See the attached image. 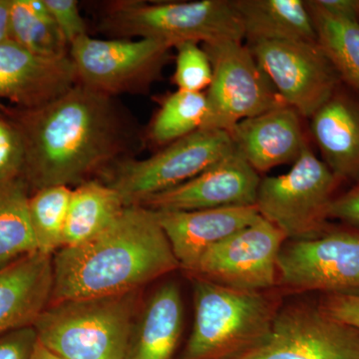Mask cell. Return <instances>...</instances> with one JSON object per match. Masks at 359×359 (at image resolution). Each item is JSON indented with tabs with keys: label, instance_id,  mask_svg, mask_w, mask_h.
<instances>
[{
	"label": "cell",
	"instance_id": "6da1fadb",
	"mask_svg": "<svg viewBox=\"0 0 359 359\" xmlns=\"http://www.w3.org/2000/svg\"><path fill=\"white\" fill-rule=\"evenodd\" d=\"M14 124L22 138V177L35 191L78 185L122 161L135 140L133 125L114 97L75 84L55 100L21 110Z\"/></svg>",
	"mask_w": 359,
	"mask_h": 359
},
{
	"label": "cell",
	"instance_id": "7a4b0ae2",
	"mask_svg": "<svg viewBox=\"0 0 359 359\" xmlns=\"http://www.w3.org/2000/svg\"><path fill=\"white\" fill-rule=\"evenodd\" d=\"M178 268L155 212L128 205L96 237L52 256L49 304L137 292Z\"/></svg>",
	"mask_w": 359,
	"mask_h": 359
},
{
	"label": "cell",
	"instance_id": "3957f363",
	"mask_svg": "<svg viewBox=\"0 0 359 359\" xmlns=\"http://www.w3.org/2000/svg\"><path fill=\"white\" fill-rule=\"evenodd\" d=\"M136 292L51 302L33 323L37 340L62 359H124Z\"/></svg>",
	"mask_w": 359,
	"mask_h": 359
},
{
	"label": "cell",
	"instance_id": "277c9868",
	"mask_svg": "<svg viewBox=\"0 0 359 359\" xmlns=\"http://www.w3.org/2000/svg\"><path fill=\"white\" fill-rule=\"evenodd\" d=\"M195 320L183 359H233L268 339L278 313L263 292L194 278Z\"/></svg>",
	"mask_w": 359,
	"mask_h": 359
},
{
	"label": "cell",
	"instance_id": "5b68a950",
	"mask_svg": "<svg viewBox=\"0 0 359 359\" xmlns=\"http://www.w3.org/2000/svg\"><path fill=\"white\" fill-rule=\"evenodd\" d=\"M101 28L118 36L155 39L172 47L188 41L210 44L245 39L240 14L226 0L116 1L106 11Z\"/></svg>",
	"mask_w": 359,
	"mask_h": 359
},
{
	"label": "cell",
	"instance_id": "8992f818",
	"mask_svg": "<svg viewBox=\"0 0 359 359\" xmlns=\"http://www.w3.org/2000/svg\"><path fill=\"white\" fill-rule=\"evenodd\" d=\"M341 183L308 144L287 173L261 180L256 205L287 238L318 237L330 226L328 208Z\"/></svg>",
	"mask_w": 359,
	"mask_h": 359
},
{
	"label": "cell",
	"instance_id": "52a82bcc",
	"mask_svg": "<svg viewBox=\"0 0 359 359\" xmlns=\"http://www.w3.org/2000/svg\"><path fill=\"white\" fill-rule=\"evenodd\" d=\"M233 151L229 132L201 128L150 158L122 161L108 173L105 183L120 194L126 207L141 205L202 173Z\"/></svg>",
	"mask_w": 359,
	"mask_h": 359
},
{
	"label": "cell",
	"instance_id": "ba28073f",
	"mask_svg": "<svg viewBox=\"0 0 359 359\" xmlns=\"http://www.w3.org/2000/svg\"><path fill=\"white\" fill-rule=\"evenodd\" d=\"M203 48L211 60L212 79L205 93L208 111L202 128L230 133L243 120L285 104L242 42H215Z\"/></svg>",
	"mask_w": 359,
	"mask_h": 359
},
{
	"label": "cell",
	"instance_id": "9c48e42d",
	"mask_svg": "<svg viewBox=\"0 0 359 359\" xmlns=\"http://www.w3.org/2000/svg\"><path fill=\"white\" fill-rule=\"evenodd\" d=\"M172 48L155 39L101 40L87 34L70 45L69 56L78 82L114 97L147 88L159 76Z\"/></svg>",
	"mask_w": 359,
	"mask_h": 359
},
{
	"label": "cell",
	"instance_id": "30bf717a",
	"mask_svg": "<svg viewBox=\"0 0 359 359\" xmlns=\"http://www.w3.org/2000/svg\"><path fill=\"white\" fill-rule=\"evenodd\" d=\"M278 273L297 292L359 294V231L328 226L318 237L290 241L280 250Z\"/></svg>",
	"mask_w": 359,
	"mask_h": 359
},
{
	"label": "cell",
	"instance_id": "8fae6325",
	"mask_svg": "<svg viewBox=\"0 0 359 359\" xmlns=\"http://www.w3.org/2000/svg\"><path fill=\"white\" fill-rule=\"evenodd\" d=\"M283 103L311 118L341 83L318 41H257L248 45Z\"/></svg>",
	"mask_w": 359,
	"mask_h": 359
},
{
	"label": "cell",
	"instance_id": "7c38bea8",
	"mask_svg": "<svg viewBox=\"0 0 359 359\" xmlns=\"http://www.w3.org/2000/svg\"><path fill=\"white\" fill-rule=\"evenodd\" d=\"M285 240L278 226L261 216L208 250L190 273L231 289L263 292L275 285Z\"/></svg>",
	"mask_w": 359,
	"mask_h": 359
},
{
	"label": "cell",
	"instance_id": "4fadbf2b",
	"mask_svg": "<svg viewBox=\"0 0 359 359\" xmlns=\"http://www.w3.org/2000/svg\"><path fill=\"white\" fill-rule=\"evenodd\" d=\"M233 359H359V330L318 306H290L278 311L268 339Z\"/></svg>",
	"mask_w": 359,
	"mask_h": 359
},
{
	"label": "cell",
	"instance_id": "5bb4252c",
	"mask_svg": "<svg viewBox=\"0 0 359 359\" xmlns=\"http://www.w3.org/2000/svg\"><path fill=\"white\" fill-rule=\"evenodd\" d=\"M259 183V173L233 149L202 173L139 205L153 211H198L254 205Z\"/></svg>",
	"mask_w": 359,
	"mask_h": 359
},
{
	"label": "cell",
	"instance_id": "9a60e30c",
	"mask_svg": "<svg viewBox=\"0 0 359 359\" xmlns=\"http://www.w3.org/2000/svg\"><path fill=\"white\" fill-rule=\"evenodd\" d=\"M78 83L70 56L36 55L11 40L0 44V98L32 110L55 100Z\"/></svg>",
	"mask_w": 359,
	"mask_h": 359
},
{
	"label": "cell",
	"instance_id": "2e32d148",
	"mask_svg": "<svg viewBox=\"0 0 359 359\" xmlns=\"http://www.w3.org/2000/svg\"><path fill=\"white\" fill-rule=\"evenodd\" d=\"M154 212L180 268L189 273L208 250L261 218L256 205Z\"/></svg>",
	"mask_w": 359,
	"mask_h": 359
},
{
	"label": "cell",
	"instance_id": "e0dca14e",
	"mask_svg": "<svg viewBox=\"0 0 359 359\" xmlns=\"http://www.w3.org/2000/svg\"><path fill=\"white\" fill-rule=\"evenodd\" d=\"M229 134L236 153L257 173L294 163L308 145L301 115L285 104L243 120Z\"/></svg>",
	"mask_w": 359,
	"mask_h": 359
},
{
	"label": "cell",
	"instance_id": "ac0fdd59",
	"mask_svg": "<svg viewBox=\"0 0 359 359\" xmlns=\"http://www.w3.org/2000/svg\"><path fill=\"white\" fill-rule=\"evenodd\" d=\"M323 161L342 182L359 183V97L341 87L311 117Z\"/></svg>",
	"mask_w": 359,
	"mask_h": 359
},
{
	"label": "cell",
	"instance_id": "d6986e66",
	"mask_svg": "<svg viewBox=\"0 0 359 359\" xmlns=\"http://www.w3.org/2000/svg\"><path fill=\"white\" fill-rule=\"evenodd\" d=\"M52 256L37 252L0 269V335L32 327L51 299Z\"/></svg>",
	"mask_w": 359,
	"mask_h": 359
},
{
	"label": "cell",
	"instance_id": "ffe728a7",
	"mask_svg": "<svg viewBox=\"0 0 359 359\" xmlns=\"http://www.w3.org/2000/svg\"><path fill=\"white\" fill-rule=\"evenodd\" d=\"M183 327V304L176 283H165L149 299L134 325L124 359H171Z\"/></svg>",
	"mask_w": 359,
	"mask_h": 359
},
{
	"label": "cell",
	"instance_id": "44dd1931",
	"mask_svg": "<svg viewBox=\"0 0 359 359\" xmlns=\"http://www.w3.org/2000/svg\"><path fill=\"white\" fill-rule=\"evenodd\" d=\"M249 43L318 41L313 16L302 0H235Z\"/></svg>",
	"mask_w": 359,
	"mask_h": 359
},
{
	"label": "cell",
	"instance_id": "7402d4cb",
	"mask_svg": "<svg viewBox=\"0 0 359 359\" xmlns=\"http://www.w3.org/2000/svg\"><path fill=\"white\" fill-rule=\"evenodd\" d=\"M126 208L107 183L89 180L72 190L63 231L62 248L82 244L108 228Z\"/></svg>",
	"mask_w": 359,
	"mask_h": 359
},
{
	"label": "cell",
	"instance_id": "603a6c76",
	"mask_svg": "<svg viewBox=\"0 0 359 359\" xmlns=\"http://www.w3.org/2000/svg\"><path fill=\"white\" fill-rule=\"evenodd\" d=\"M23 177L0 183V269L39 252Z\"/></svg>",
	"mask_w": 359,
	"mask_h": 359
},
{
	"label": "cell",
	"instance_id": "cb8c5ba5",
	"mask_svg": "<svg viewBox=\"0 0 359 359\" xmlns=\"http://www.w3.org/2000/svg\"><path fill=\"white\" fill-rule=\"evenodd\" d=\"M9 40L43 57L69 56V44L44 0H11Z\"/></svg>",
	"mask_w": 359,
	"mask_h": 359
},
{
	"label": "cell",
	"instance_id": "d4e9b609",
	"mask_svg": "<svg viewBox=\"0 0 359 359\" xmlns=\"http://www.w3.org/2000/svg\"><path fill=\"white\" fill-rule=\"evenodd\" d=\"M306 4L313 16L318 45L341 83L359 97V21L332 18Z\"/></svg>",
	"mask_w": 359,
	"mask_h": 359
},
{
	"label": "cell",
	"instance_id": "484cf974",
	"mask_svg": "<svg viewBox=\"0 0 359 359\" xmlns=\"http://www.w3.org/2000/svg\"><path fill=\"white\" fill-rule=\"evenodd\" d=\"M207 111L205 93L177 90L163 101L150 125L149 137L158 145H169L202 128Z\"/></svg>",
	"mask_w": 359,
	"mask_h": 359
},
{
	"label": "cell",
	"instance_id": "4316f807",
	"mask_svg": "<svg viewBox=\"0 0 359 359\" xmlns=\"http://www.w3.org/2000/svg\"><path fill=\"white\" fill-rule=\"evenodd\" d=\"M71 193L70 187L51 186L35 191L29 197L30 221L41 254L53 256L62 248Z\"/></svg>",
	"mask_w": 359,
	"mask_h": 359
},
{
	"label": "cell",
	"instance_id": "83f0119b",
	"mask_svg": "<svg viewBox=\"0 0 359 359\" xmlns=\"http://www.w3.org/2000/svg\"><path fill=\"white\" fill-rule=\"evenodd\" d=\"M177 49L174 82L178 90L202 92L212 83V66L209 55L198 42H183Z\"/></svg>",
	"mask_w": 359,
	"mask_h": 359
},
{
	"label": "cell",
	"instance_id": "f1b7e54d",
	"mask_svg": "<svg viewBox=\"0 0 359 359\" xmlns=\"http://www.w3.org/2000/svg\"><path fill=\"white\" fill-rule=\"evenodd\" d=\"M25 147L13 121L0 114V183L22 176Z\"/></svg>",
	"mask_w": 359,
	"mask_h": 359
},
{
	"label": "cell",
	"instance_id": "f546056e",
	"mask_svg": "<svg viewBox=\"0 0 359 359\" xmlns=\"http://www.w3.org/2000/svg\"><path fill=\"white\" fill-rule=\"evenodd\" d=\"M56 25L70 45L87 35L86 25L75 0H44Z\"/></svg>",
	"mask_w": 359,
	"mask_h": 359
},
{
	"label": "cell",
	"instance_id": "4dcf8cb0",
	"mask_svg": "<svg viewBox=\"0 0 359 359\" xmlns=\"http://www.w3.org/2000/svg\"><path fill=\"white\" fill-rule=\"evenodd\" d=\"M318 306L332 320L359 330V294H325Z\"/></svg>",
	"mask_w": 359,
	"mask_h": 359
},
{
	"label": "cell",
	"instance_id": "1f68e13d",
	"mask_svg": "<svg viewBox=\"0 0 359 359\" xmlns=\"http://www.w3.org/2000/svg\"><path fill=\"white\" fill-rule=\"evenodd\" d=\"M36 341L33 325L0 335V359H32Z\"/></svg>",
	"mask_w": 359,
	"mask_h": 359
},
{
	"label": "cell",
	"instance_id": "d6a6232c",
	"mask_svg": "<svg viewBox=\"0 0 359 359\" xmlns=\"http://www.w3.org/2000/svg\"><path fill=\"white\" fill-rule=\"evenodd\" d=\"M327 216L328 219H339L359 231V183L334 198L328 208Z\"/></svg>",
	"mask_w": 359,
	"mask_h": 359
},
{
	"label": "cell",
	"instance_id": "836d02e7",
	"mask_svg": "<svg viewBox=\"0 0 359 359\" xmlns=\"http://www.w3.org/2000/svg\"><path fill=\"white\" fill-rule=\"evenodd\" d=\"M308 4L332 18L359 21V0H313Z\"/></svg>",
	"mask_w": 359,
	"mask_h": 359
},
{
	"label": "cell",
	"instance_id": "e575fe53",
	"mask_svg": "<svg viewBox=\"0 0 359 359\" xmlns=\"http://www.w3.org/2000/svg\"><path fill=\"white\" fill-rule=\"evenodd\" d=\"M11 0H0V44L9 40Z\"/></svg>",
	"mask_w": 359,
	"mask_h": 359
},
{
	"label": "cell",
	"instance_id": "d590c367",
	"mask_svg": "<svg viewBox=\"0 0 359 359\" xmlns=\"http://www.w3.org/2000/svg\"><path fill=\"white\" fill-rule=\"evenodd\" d=\"M32 359H62L59 358V356L55 355V354L52 353L51 351H49L46 347L42 346L41 344L37 340L36 344H35L34 349H33V353L32 355Z\"/></svg>",
	"mask_w": 359,
	"mask_h": 359
}]
</instances>
